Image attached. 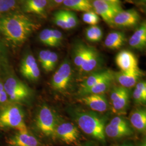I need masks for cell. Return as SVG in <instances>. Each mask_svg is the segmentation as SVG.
I'll return each instance as SVG.
<instances>
[{
    "instance_id": "6da1fadb",
    "label": "cell",
    "mask_w": 146,
    "mask_h": 146,
    "mask_svg": "<svg viewBox=\"0 0 146 146\" xmlns=\"http://www.w3.org/2000/svg\"><path fill=\"white\" fill-rule=\"evenodd\" d=\"M41 24L25 14L13 11L0 16V34L12 45L21 46Z\"/></svg>"
},
{
    "instance_id": "7a4b0ae2",
    "label": "cell",
    "mask_w": 146,
    "mask_h": 146,
    "mask_svg": "<svg viewBox=\"0 0 146 146\" xmlns=\"http://www.w3.org/2000/svg\"><path fill=\"white\" fill-rule=\"evenodd\" d=\"M75 117L78 127L86 134L101 142H106V120L104 117L91 111L76 112Z\"/></svg>"
},
{
    "instance_id": "3957f363",
    "label": "cell",
    "mask_w": 146,
    "mask_h": 146,
    "mask_svg": "<svg viewBox=\"0 0 146 146\" xmlns=\"http://www.w3.org/2000/svg\"><path fill=\"white\" fill-rule=\"evenodd\" d=\"M13 128L17 131H28L25 122V115L21 107L11 104L0 111V129Z\"/></svg>"
},
{
    "instance_id": "277c9868",
    "label": "cell",
    "mask_w": 146,
    "mask_h": 146,
    "mask_svg": "<svg viewBox=\"0 0 146 146\" xmlns=\"http://www.w3.org/2000/svg\"><path fill=\"white\" fill-rule=\"evenodd\" d=\"M36 125L38 131L47 137H54L57 125L56 116L47 105H43L36 118Z\"/></svg>"
},
{
    "instance_id": "5b68a950",
    "label": "cell",
    "mask_w": 146,
    "mask_h": 146,
    "mask_svg": "<svg viewBox=\"0 0 146 146\" xmlns=\"http://www.w3.org/2000/svg\"><path fill=\"white\" fill-rule=\"evenodd\" d=\"M5 92L11 101L14 102H21L30 95V90L25 84L14 77H9L4 84Z\"/></svg>"
},
{
    "instance_id": "8992f818",
    "label": "cell",
    "mask_w": 146,
    "mask_h": 146,
    "mask_svg": "<svg viewBox=\"0 0 146 146\" xmlns=\"http://www.w3.org/2000/svg\"><path fill=\"white\" fill-rule=\"evenodd\" d=\"M72 76V68L67 59H65L52 76L51 84L52 88L62 92L69 86Z\"/></svg>"
},
{
    "instance_id": "52a82bcc",
    "label": "cell",
    "mask_w": 146,
    "mask_h": 146,
    "mask_svg": "<svg viewBox=\"0 0 146 146\" xmlns=\"http://www.w3.org/2000/svg\"><path fill=\"white\" fill-rule=\"evenodd\" d=\"M104 132L106 136L112 139L129 136L134 134L127 121L120 116L114 117L108 125H106Z\"/></svg>"
},
{
    "instance_id": "ba28073f",
    "label": "cell",
    "mask_w": 146,
    "mask_h": 146,
    "mask_svg": "<svg viewBox=\"0 0 146 146\" xmlns=\"http://www.w3.org/2000/svg\"><path fill=\"white\" fill-rule=\"evenodd\" d=\"M93 11L110 26L117 13L123 10L120 5L100 0H92Z\"/></svg>"
},
{
    "instance_id": "9c48e42d",
    "label": "cell",
    "mask_w": 146,
    "mask_h": 146,
    "mask_svg": "<svg viewBox=\"0 0 146 146\" xmlns=\"http://www.w3.org/2000/svg\"><path fill=\"white\" fill-rule=\"evenodd\" d=\"M55 136L68 145H72L78 142L81 135L76 126L72 123L64 122L56 125Z\"/></svg>"
},
{
    "instance_id": "30bf717a",
    "label": "cell",
    "mask_w": 146,
    "mask_h": 146,
    "mask_svg": "<svg viewBox=\"0 0 146 146\" xmlns=\"http://www.w3.org/2000/svg\"><path fill=\"white\" fill-rule=\"evenodd\" d=\"M140 21V15L135 9L122 10L114 17L110 26L120 28H131L137 25Z\"/></svg>"
},
{
    "instance_id": "8fae6325",
    "label": "cell",
    "mask_w": 146,
    "mask_h": 146,
    "mask_svg": "<svg viewBox=\"0 0 146 146\" xmlns=\"http://www.w3.org/2000/svg\"><path fill=\"white\" fill-rule=\"evenodd\" d=\"M23 13L31 14L42 19L47 17L49 9L48 0H20Z\"/></svg>"
},
{
    "instance_id": "7c38bea8",
    "label": "cell",
    "mask_w": 146,
    "mask_h": 146,
    "mask_svg": "<svg viewBox=\"0 0 146 146\" xmlns=\"http://www.w3.org/2000/svg\"><path fill=\"white\" fill-rule=\"evenodd\" d=\"M110 100L113 111H122L126 109L129 101V92L122 86L115 87L110 94Z\"/></svg>"
},
{
    "instance_id": "4fadbf2b",
    "label": "cell",
    "mask_w": 146,
    "mask_h": 146,
    "mask_svg": "<svg viewBox=\"0 0 146 146\" xmlns=\"http://www.w3.org/2000/svg\"><path fill=\"white\" fill-rule=\"evenodd\" d=\"M22 75L27 80L36 81L40 76V70L36 59L31 54L26 55L22 60L20 66Z\"/></svg>"
},
{
    "instance_id": "5bb4252c",
    "label": "cell",
    "mask_w": 146,
    "mask_h": 146,
    "mask_svg": "<svg viewBox=\"0 0 146 146\" xmlns=\"http://www.w3.org/2000/svg\"><path fill=\"white\" fill-rule=\"evenodd\" d=\"M6 142L9 146H43L36 137L28 131H17L9 137Z\"/></svg>"
},
{
    "instance_id": "9a60e30c",
    "label": "cell",
    "mask_w": 146,
    "mask_h": 146,
    "mask_svg": "<svg viewBox=\"0 0 146 146\" xmlns=\"http://www.w3.org/2000/svg\"><path fill=\"white\" fill-rule=\"evenodd\" d=\"M143 74L139 68L130 69L114 74V76L120 85L129 88L136 84Z\"/></svg>"
},
{
    "instance_id": "2e32d148",
    "label": "cell",
    "mask_w": 146,
    "mask_h": 146,
    "mask_svg": "<svg viewBox=\"0 0 146 146\" xmlns=\"http://www.w3.org/2000/svg\"><path fill=\"white\" fill-rule=\"evenodd\" d=\"M80 101L93 110L100 113L106 111L108 108L107 100L102 94L84 95Z\"/></svg>"
},
{
    "instance_id": "e0dca14e",
    "label": "cell",
    "mask_w": 146,
    "mask_h": 146,
    "mask_svg": "<svg viewBox=\"0 0 146 146\" xmlns=\"http://www.w3.org/2000/svg\"><path fill=\"white\" fill-rule=\"evenodd\" d=\"M115 62L122 71L139 68L137 58L129 50H123L119 52L115 58Z\"/></svg>"
},
{
    "instance_id": "ac0fdd59",
    "label": "cell",
    "mask_w": 146,
    "mask_h": 146,
    "mask_svg": "<svg viewBox=\"0 0 146 146\" xmlns=\"http://www.w3.org/2000/svg\"><path fill=\"white\" fill-rule=\"evenodd\" d=\"M100 62L101 58L99 52L94 48L88 46L84 62L80 69L85 73L91 72L98 67Z\"/></svg>"
},
{
    "instance_id": "d6986e66",
    "label": "cell",
    "mask_w": 146,
    "mask_h": 146,
    "mask_svg": "<svg viewBox=\"0 0 146 146\" xmlns=\"http://www.w3.org/2000/svg\"><path fill=\"white\" fill-rule=\"evenodd\" d=\"M129 44L131 48L143 50L146 46V23L143 22L129 40Z\"/></svg>"
},
{
    "instance_id": "ffe728a7",
    "label": "cell",
    "mask_w": 146,
    "mask_h": 146,
    "mask_svg": "<svg viewBox=\"0 0 146 146\" xmlns=\"http://www.w3.org/2000/svg\"><path fill=\"white\" fill-rule=\"evenodd\" d=\"M114 78V73L109 70L94 73L90 75L88 78L81 84V90L89 88L95 84L104 81V80H113Z\"/></svg>"
},
{
    "instance_id": "44dd1931",
    "label": "cell",
    "mask_w": 146,
    "mask_h": 146,
    "mask_svg": "<svg viewBox=\"0 0 146 146\" xmlns=\"http://www.w3.org/2000/svg\"><path fill=\"white\" fill-rule=\"evenodd\" d=\"M126 41L125 34L122 31H115L108 34L104 40V45L108 49L117 50L122 47Z\"/></svg>"
},
{
    "instance_id": "7402d4cb",
    "label": "cell",
    "mask_w": 146,
    "mask_h": 146,
    "mask_svg": "<svg viewBox=\"0 0 146 146\" xmlns=\"http://www.w3.org/2000/svg\"><path fill=\"white\" fill-rule=\"evenodd\" d=\"M130 122L131 125L137 131L144 133L146 129V110L143 108H139L134 110L130 116Z\"/></svg>"
},
{
    "instance_id": "603a6c76",
    "label": "cell",
    "mask_w": 146,
    "mask_h": 146,
    "mask_svg": "<svg viewBox=\"0 0 146 146\" xmlns=\"http://www.w3.org/2000/svg\"><path fill=\"white\" fill-rule=\"evenodd\" d=\"M88 46L82 43H79L74 48L73 51V62L78 68H81L86 57Z\"/></svg>"
},
{
    "instance_id": "cb8c5ba5",
    "label": "cell",
    "mask_w": 146,
    "mask_h": 146,
    "mask_svg": "<svg viewBox=\"0 0 146 146\" xmlns=\"http://www.w3.org/2000/svg\"><path fill=\"white\" fill-rule=\"evenodd\" d=\"M113 80H107L95 84L93 86L81 90V93L84 95L88 94H103L109 88Z\"/></svg>"
},
{
    "instance_id": "d4e9b609",
    "label": "cell",
    "mask_w": 146,
    "mask_h": 146,
    "mask_svg": "<svg viewBox=\"0 0 146 146\" xmlns=\"http://www.w3.org/2000/svg\"><path fill=\"white\" fill-rule=\"evenodd\" d=\"M85 35L87 40L92 42H99L103 37V31L98 25L90 26L86 29Z\"/></svg>"
},
{
    "instance_id": "484cf974",
    "label": "cell",
    "mask_w": 146,
    "mask_h": 146,
    "mask_svg": "<svg viewBox=\"0 0 146 146\" xmlns=\"http://www.w3.org/2000/svg\"><path fill=\"white\" fill-rule=\"evenodd\" d=\"M20 5V0H0V16L16 11Z\"/></svg>"
},
{
    "instance_id": "4316f807",
    "label": "cell",
    "mask_w": 146,
    "mask_h": 146,
    "mask_svg": "<svg viewBox=\"0 0 146 146\" xmlns=\"http://www.w3.org/2000/svg\"><path fill=\"white\" fill-rule=\"evenodd\" d=\"M133 98L136 103L144 104L146 101V84L141 81L136 84V88L133 93Z\"/></svg>"
},
{
    "instance_id": "83f0119b",
    "label": "cell",
    "mask_w": 146,
    "mask_h": 146,
    "mask_svg": "<svg viewBox=\"0 0 146 146\" xmlns=\"http://www.w3.org/2000/svg\"><path fill=\"white\" fill-rule=\"evenodd\" d=\"M63 19L67 26L68 30L75 28L78 26V16L73 11L60 10Z\"/></svg>"
},
{
    "instance_id": "f1b7e54d",
    "label": "cell",
    "mask_w": 146,
    "mask_h": 146,
    "mask_svg": "<svg viewBox=\"0 0 146 146\" xmlns=\"http://www.w3.org/2000/svg\"><path fill=\"white\" fill-rule=\"evenodd\" d=\"M38 38L40 42L49 47H55L52 39V29H44L40 32Z\"/></svg>"
},
{
    "instance_id": "f546056e",
    "label": "cell",
    "mask_w": 146,
    "mask_h": 146,
    "mask_svg": "<svg viewBox=\"0 0 146 146\" xmlns=\"http://www.w3.org/2000/svg\"><path fill=\"white\" fill-rule=\"evenodd\" d=\"M82 19L84 22L90 26L97 25L100 21L99 16L93 10L85 11L82 15Z\"/></svg>"
},
{
    "instance_id": "4dcf8cb0",
    "label": "cell",
    "mask_w": 146,
    "mask_h": 146,
    "mask_svg": "<svg viewBox=\"0 0 146 146\" xmlns=\"http://www.w3.org/2000/svg\"><path fill=\"white\" fill-rule=\"evenodd\" d=\"M58 60V54L56 52H51L47 64L43 69L47 72H52L56 67Z\"/></svg>"
},
{
    "instance_id": "1f68e13d",
    "label": "cell",
    "mask_w": 146,
    "mask_h": 146,
    "mask_svg": "<svg viewBox=\"0 0 146 146\" xmlns=\"http://www.w3.org/2000/svg\"><path fill=\"white\" fill-rule=\"evenodd\" d=\"M81 9V11L85 12L93 10L92 0H72Z\"/></svg>"
},
{
    "instance_id": "d6a6232c",
    "label": "cell",
    "mask_w": 146,
    "mask_h": 146,
    "mask_svg": "<svg viewBox=\"0 0 146 146\" xmlns=\"http://www.w3.org/2000/svg\"><path fill=\"white\" fill-rule=\"evenodd\" d=\"M51 52L52 51L49 50H42L38 53V61L41 63V65L43 69H44L47 64Z\"/></svg>"
},
{
    "instance_id": "836d02e7",
    "label": "cell",
    "mask_w": 146,
    "mask_h": 146,
    "mask_svg": "<svg viewBox=\"0 0 146 146\" xmlns=\"http://www.w3.org/2000/svg\"><path fill=\"white\" fill-rule=\"evenodd\" d=\"M52 34L55 47L60 46L62 44L63 40L62 33L56 29H52Z\"/></svg>"
},
{
    "instance_id": "e575fe53",
    "label": "cell",
    "mask_w": 146,
    "mask_h": 146,
    "mask_svg": "<svg viewBox=\"0 0 146 146\" xmlns=\"http://www.w3.org/2000/svg\"><path fill=\"white\" fill-rule=\"evenodd\" d=\"M64 0H48L49 9H53L62 4Z\"/></svg>"
},
{
    "instance_id": "d590c367",
    "label": "cell",
    "mask_w": 146,
    "mask_h": 146,
    "mask_svg": "<svg viewBox=\"0 0 146 146\" xmlns=\"http://www.w3.org/2000/svg\"><path fill=\"white\" fill-rule=\"evenodd\" d=\"M8 95L5 92V90L0 93V104L5 103L8 99Z\"/></svg>"
},
{
    "instance_id": "8d00e7d4",
    "label": "cell",
    "mask_w": 146,
    "mask_h": 146,
    "mask_svg": "<svg viewBox=\"0 0 146 146\" xmlns=\"http://www.w3.org/2000/svg\"><path fill=\"white\" fill-rule=\"evenodd\" d=\"M100 1H104V2H110V3H115V4H117V5H121V1L120 0H100Z\"/></svg>"
},
{
    "instance_id": "74e56055",
    "label": "cell",
    "mask_w": 146,
    "mask_h": 146,
    "mask_svg": "<svg viewBox=\"0 0 146 146\" xmlns=\"http://www.w3.org/2000/svg\"><path fill=\"white\" fill-rule=\"evenodd\" d=\"M116 146H134L133 144H132L131 143H129V142H125L123 144H121L120 145H118Z\"/></svg>"
},
{
    "instance_id": "f35d334b",
    "label": "cell",
    "mask_w": 146,
    "mask_h": 146,
    "mask_svg": "<svg viewBox=\"0 0 146 146\" xmlns=\"http://www.w3.org/2000/svg\"><path fill=\"white\" fill-rule=\"evenodd\" d=\"M3 90H5V88H4V84H2V82H0V93L3 92Z\"/></svg>"
},
{
    "instance_id": "ab89813d",
    "label": "cell",
    "mask_w": 146,
    "mask_h": 146,
    "mask_svg": "<svg viewBox=\"0 0 146 146\" xmlns=\"http://www.w3.org/2000/svg\"><path fill=\"white\" fill-rule=\"evenodd\" d=\"M94 146V145H92L90 143H84V144L81 145H78V146Z\"/></svg>"
},
{
    "instance_id": "60d3db41",
    "label": "cell",
    "mask_w": 146,
    "mask_h": 146,
    "mask_svg": "<svg viewBox=\"0 0 146 146\" xmlns=\"http://www.w3.org/2000/svg\"><path fill=\"white\" fill-rule=\"evenodd\" d=\"M146 146V142H143L142 144L141 145V146Z\"/></svg>"
},
{
    "instance_id": "b9f144b4",
    "label": "cell",
    "mask_w": 146,
    "mask_h": 146,
    "mask_svg": "<svg viewBox=\"0 0 146 146\" xmlns=\"http://www.w3.org/2000/svg\"><path fill=\"white\" fill-rule=\"evenodd\" d=\"M0 65H1V63H0Z\"/></svg>"
}]
</instances>
